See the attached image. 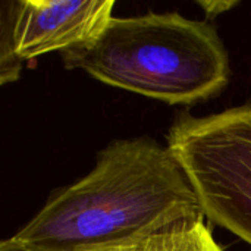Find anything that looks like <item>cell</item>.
Masks as SVG:
<instances>
[{"label":"cell","instance_id":"cell-1","mask_svg":"<svg viewBox=\"0 0 251 251\" xmlns=\"http://www.w3.org/2000/svg\"><path fill=\"white\" fill-rule=\"evenodd\" d=\"M204 218L171 149L140 137L110 143L88 175L51 196L10 240L25 251H74Z\"/></svg>","mask_w":251,"mask_h":251},{"label":"cell","instance_id":"cell-2","mask_svg":"<svg viewBox=\"0 0 251 251\" xmlns=\"http://www.w3.org/2000/svg\"><path fill=\"white\" fill-rule=\"evenodd\" d=\"M62 59L68 69L171 106L206 101L231 78L216 28L176 12L112 18L96 41L62 53Z\"/></svg>","mask_w":251,"mask_h":251},{"label":"cell","instance_id":"cell-3","mask_svg":"<svg viewBox=\"0 0 251 251\" xmlns=\"http://www.w3.org/2000/svg\"><path fill=\"white\" fill-rule=\"evenodd\" d=\"M168 147L204 216L251 246V103L201 118L179 113Z\"/></svg>","mask_w":251,"mask_h":251},{"label":"cell","instance_id":"cell-4","mask_svg":"<svg viewBox=\"0 0 251 251\" xmlns=\"http://www.w3.org/2000/svg\"><path fill=\"white\" fill-rule=\"evenodd\" d=\"M113 0H4L19 60L71 51L96 41L112 21Z\"/></svg>","mask_w":251,"mask_h":251},{"label":"cell","instance_id":"cell-5","mask_svg":"<svg viewBox=\"0 0 251 251\" xmlns=\"http://www.w3.org/2000/svg\"><path fill=\"white\" fill-rule=\"evenodd\" d=\"M74 251H225L204 219L188 221L129 238L81 247Z\"/></svg>","mask_w":251,"mask_h":251},{"label":"cell","instance_id":"cell-6","mask_svg":"<svg viewBox=\"0 0 251 251\" xmlns=\"http://www.w3.org/2000/svg\"><path fill=\"white\" fill-rule=\"evenodd\" d=\"M22 62L19 60L13 35H12V26L7 12L1 7V41H0V82L7 84L13 82L19 78V74L22 71Z\"/></svg>","mask_w":251,"mask_h":251},{"label":"cell","instance_id":"cell-7","mask_svg":"<svg viewBox=\"0 0 251 251\" xmlns=\"http://www.w3.org/2000/svg\"><path fill=\"white\" fill-rule=\"evenodd\" d=\"M238 4V1H229V0H210V1H199V6L203 9L206 19H213L221 13H225L228 10H231L232 7H235Z\"/></svg>","mask_w":251,"mask_h":251},{"label":"cell","instance_id":"cell-8","mask_svg":"<svg viewBox=\"0 0 251 251\" xmlns=\"http://www.w3.org/2000/svg\"><path fill=\"white\" fill-rule=\"evenodd\" d=\"M0 251H25L24 249H21L19 246H16L10 238L9 240H3L0 243Z\"/></svg>","mask_w":251,"mask_h":251}]
</instances>
